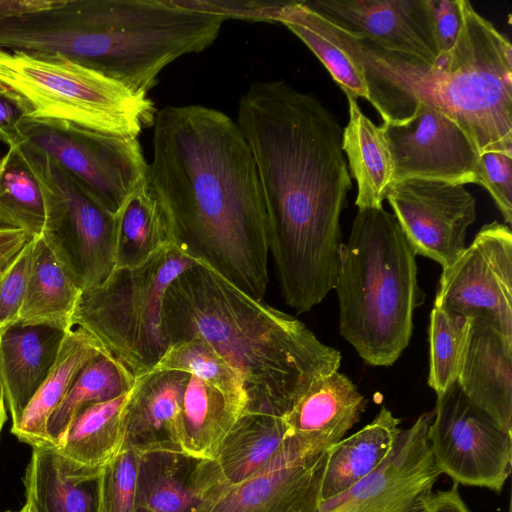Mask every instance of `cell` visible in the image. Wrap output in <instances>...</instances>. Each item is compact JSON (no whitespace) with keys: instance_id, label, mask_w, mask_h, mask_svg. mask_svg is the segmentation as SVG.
Here are the masks:
<instances>
[{"instance_id":"cell-37","label":"cell","mask_w":512,"mask_h":512,"mask_svg":"<svg viewBox=\"0 0 512 512\" xmlns=\"http://www.w3.org/2000/svg\"><path fill=\"white\" fill-rule=\"evenodd\" d=\"M140 456L136 450L123 446L101 468L97 512H134Z\"/></svg>"},{"instance_id":"cell-30","label":"cell","mask_w":512,"mask_h":512,"mask_svg":"<svg viewBox=\"0 0 512 512\" xmlns=\"http://www.w3.org/2000/svg\"><path fill=\"white\" fill-rule=\"evenodd\" d=\"M243 413L219 390L189 374L182 399L183 453L210 459Z\"/></svg>"},{"instance_id":"cell-31","label":"cell","mask_w":512,"mask_h":512,"mask_svg":"<svg viewBox=\"0 0 512 512\" xmlns=\"http://www.w3.org/2000/svg\"><path fill=\"white\" fill-rule=\"evenodd\" d=\"M81 292L42 238H35L31 271L19 320L48 324L68 332L73 329V314Z\"/></svg>"},{"instance_id":"cell-33","label":"cell","mask_w":512,"mask_h":512,"mask_svg":"<svg viewBox=\"0 0 512 512\" xmlns=\"http://www.w3.org/2000/svg\"><path fill=\"white\" fill-rule=\"evenodd\" d=\"M134 377L107 352L89 361L78 373L61 404L47 423L50 447L57 448L75 415L84 407L128 392Z\"/></svg>"},{"instance_id":"cell-7","label":"cell","mask_w":512,"mask_h":512,"mask_svg":"<svg viewBox=\"0 0 512 512\" xmlns=\"http://www.w3.org/2000/svg\"><path fill=\"white\" fill-rule=\"evenodd\" d=\"M0 82L26 101L31 119L137 138L154 125L157 110L147 94L57 53L0 48Z\"/></svg>"},{"instance_id":"cell-38","label":"cell","mask_w":512,"mask_h":512,"mask_svg":"<svg viewBox=\"0 0 512 512\" xmlns=\"http://www.w3.org/2000/svg\"><path fill=\"white\" fill-rule=\"evenodd\" d=\"M35 238H31L0 276V328L19 320L28 286Z\"/></svg>"},{"instance_id":"cell-8","label":"cell","mask_w":512,"mask_h":512,"mask_svg":"<svg viewBox=\"0 0 512 512\" xmlns=\"http://www.w3.org/2000/svg\"><path fill=\"white\" fill-rule=\"evenodd\" d=\"M196 263L170 242L139 266L115 268L81 292L73 326L96 338L134 379L152 371L169 347L162 321L166 290Z\"/></svg>"},{"instance_id":"cell-9","label":"cell","mask_w":512,"mask_h":512,"mask_svg":"<svg viewBox=\"0 0 512 512\" xmlns=\"http://www.w3.org/2000/svg\"><path fill=\"white\" fill-rule=\"evenodd\" d=\"M18 147L44 199L40 237L81 291L101 284L115 269L116 215L44 152L26 142Z\"/></svg>"},{"instance_id":"cell-10","label":"cell","mask_w":512,"mask_h":512,"mask_svg":"<svg viewBox=\"0 0 512 512\" xmlns=\"http://www.w3.org/2000/svg\"><path fill=\"white\" fill-rule=\"evenodd\" d=\"M24 141L41 150L116 215L147 181L149 163L137 137L116 136L75 124L27 118Z\"/></svg>"},{"instance_id":"cell-2","label":"cell","mask_w":512,"mask_h":512,"mask_svg":"<svg viewBox=\"0 0 512 512\" xmlns=\"http://www.w3.org/2000/svg\"><path fill=\"white\" fill-rule=\"evenodd\" d=\"M148 184L170 239L262 301L269 229L254 158L238 124L203 105L156 112Z\"/></svg>"},{"instance_id":"cell-6","label":"cell","mask_w":512,"mask_h":512,"mask_svg":"<svg viewBox=\"0 0 512 512\" xmlns=\"http://www.w3.org/2000/svg\"><path fill=\"white\" fill-rule=\"evenodd\" d=\"M462 21L448 55L431 69L410 65L413 104L443 108L480 154L512 155V46L492 22L461 0Z\"/></svg>"},{"instance_id":"cell-15","label":"cell","mask_w":512,"mask_h":512,"mask_svg":"<svg viewBox=\"0 0 512 512\" xmlns=\"http://www.w3.org/2000/svg\"><path fill=\"white\" fill-rule=\"evenodd\" d=\"M432 413L401 430L390 456L344 493L319 503L317 512H424L441 475L427 439Z\"/></svg>"},{"instance_id":"cell-11","label":"cell","mask_w":512,"mask_h":512,"mask_svg":"<svg viewBox=\"0 0 512 512\" xmlns=\"http://www.w3.org/2000/svg\"><path fill=\"white\" fill-rule=\"evenodd\" d=\"M427 439L435 466L454 483L500 492L512 468V434L473 405L457 382L437 396Z\"/></svg>"},{"instance_id":"cell-14","label":"cell","mask_w":512,"mask_h":512,"mask_svg":"<svg viewBox=\"0 0 512 512\" xmlns=\"http://www.w3.org/2000/svg\"><path fill=\"white\" fill-rule=\"evenodd\" d=\"M393 161V183L418 179L476 183L480 153L460 125L439 105L419 101L401 123L380 125Z\"/></svg>"},{"instance_id":"cell-49","label":"cell","mask_w":512,"mask_h":512,"mask_svg":"<svg viewBox=\"0 0 512 512\" xmlns=\"http://www.w3.org/2000/svg\"><path fill=\"white\" fill-rule=\"evenodd\" d=\"M508 512H511V511H510V506H509V511H508Z\"/></svg>"},{"instance_id":"cell-46","label":"cell","mask_w":512,"mask_h":512,"mask_svg":"<svg viewBox=\"0 0 512 512\" xmlns=\"http://www.w3.org/2000/svg\"><path fill=\"white\" fill-rule=\"evenodd\" d=\"M7 419L6 409H5V398L3 389L0 390V432L1 429Z\"/></svg>"},{"instance_id":"cell-4","label":"cell","mask_w":512,"mask_h":512,"mask_svg":"<svg viewBox=\"0 0 512 512\" xmlns=\"http://www.w3.org/2000/svg\"><path fill=\"white\" fill-rule=\"evenodd\" d=\"M224 21L181 0H62L4 21L0 44L63 55L148 94L167 65L209 47Z\"/></svg>"},{"instance_id":"cell-19","label":"cell","mask_w":512,"mask_h":512,"mask_svg":"<svg viewBox=\"0 0 512 512\" xmlns=\"http://www.w3.org/2000/svg\"><path fill=\"white\" fill-rule=\"evenodd\" d=\"M457 384L501 429L512 432V338L471 318Z\"/></svg>"},{"instance_id":"cell-29","label":"cell","mask_w":512,"mask_h":512,"mask_svg":"<svg viewBox=\"0 0 512 512\" xmlns=\"http://www.w3.org/2000/svg\"><path fill=\"white\" fill-rule=\"evenodd\" d=\"M129 391L114 399L82 408L55 449L83 467L101 469L123 447L124 407Z\"/></svg>"},{"instance_id":"cell-26","label":"cell","mask_w":512,"mask_h":512,"mask_svg":"<svg viewBox=\"0 0 512 512\" xmlns=\"http://www.w3.org/2000/svg\"><path fill=\"white\" fill-rule=\"evenodd\" d=\"M106 353L99 341L77 327L65 335L56 361L11 432L33 448L50 447L47 423L61 404L81 369L92 359Z\"/></svg>"},{"instance_id":"cell-42","label":"cell","mask_w":512,"mask_h":512,"mask_svg":"<svg viewBox=\"0 0 512 512\" xmlns=\"http://www.w3.org/2000/svg\"><path fill=\"white\" fill-rule=\"evenodd\" d=\"M430 4L440 61L448 55L458 37L462 21L461 0H430Z\"/></svg>"},{"instance_id":"cell-36","label":"cell","mask_w":512,"mask_h":512,"mask_svg":"<svg viewBox=\"0 0 512 512\" xmlns=\"http://www.w3.org/2000/svg\"><path fill=\"white\" fill-rule=\"evenodd\" d=\"M471 319L433 307L430 313L428 384L437 396L457 382Z\"/></svg>"},{"instance_id":"cell-18","label":"cell","mask_w":512,"mask_h":512,"mask_svg":"<svg viewBox=\"0 0 512 512\" xmlns=\"http://www.w3.org/2000/svg\"><path fill=\"white\" fill-rule=\"evenodd\" d=\"M189 374L152 370L134 379L124 407V447L182 451V399Z\"/></svg>"},{"instance_id":"cell-5","label":"cell","mask_w":512,"mask_h":512,"mask_svg":"<svg viewBox=\"0 0 512 512\" xmlns=\"http://www.w3.org/2000/svg\"><path fill=\"white\" fill-rule=\"evenodd\" d=\"M415 256L393 214L358 209L334 289L340 333L370 365H392L409 344L414 311L425 297Z\"/></svg>"},{"instance_id":"cell-13","label":"cell","mask_w":512,"mask_h":512,"mask_svg":"<svg viewBox=\"0 0 512 512\" xmlns=\"http://www.w3.org/2000/svg\"><path fill=\"white\" fill-rule=\"evenodd\" d=\"M327 453L290 436L249 477L204 492L195 512H317Z\"/></svg>"},{"instance_id":"cell-50","label":"cell","mask_w":512,"mask_h":512,"mask_svg":"<svg viewBox=\"0 0 512 512\" xmlns=\"http://www.w3.org/2000/svg\"><path fill=\"white\" fill-rule=\"evenodd\" d=\"M4 270H5V269H4ZM2 273H3V271L0 273V276H1V274H2Z\"/></svg>"},{"instance_id":"cell-3","label":"cell","mask_w":512,"mask_h":512,"mask_svg":"<svg viewBox=\"0 0 512 512\" xmlns=\"http://www.w3.org/2000/svg\"><path fill=\"white\" fill-rule=\"evenodd\" d=\"M162 321L169 346L199 337L228 362L244 383L246 412L282 418L314 381L341 363L340 352L303 322L200 262L167 288Z\"/></svg>"},{"instance_id":"cell-22","label":"cell","mask_w":512,"mask_h":512,"mask_svg":"<svg viewBox=\"0 0 512 512\" xmlns=\"http://www.w3.org/2000/svg\"><path fill=\"white\" fill-rule=\"evenodd\" d=\"M365 405L354 383L334 371L314 381L282 418L290 436L324 450L344 438Z\"/></svg>"},{"instance_id":"cell-48","label":"cell","mask_w":512,"mask_h":512,"mask_svg":"<svg viewBox=\"0 0 512 512\" xmlns=\"http://www.w3.org/2000/svg\"><path fill=\"white\" fill-rule=\"evenodd\" d=\"M3 387H2V383H1V377H0V390H2Z\"/></svg>"},{"instance_id":"cell-20","label":"cell","mask_w":512,"mask_h":512,"mask_svg":"<svg viewBox=\"0 0 512 512\" xmlns=\"http://www.w3.org/2000/svg\"><path fill=\"white\" fill-rule=\"evenodd\" d=\"M66 333L20 320L0 328V377L12 425L47 378Z\"/></svg>"},{"instance_id":"cell-24","label":"cell","mask_w":512,"mask_h":512,"mask_svg":"<svg viewBox=\"0 0 512 512\" xmlns=\"http://www.w3.org/2000/svg\"><path fill=\"white\" fill-rule=\"evenodd\" d=\"M317 56L346 96L369 101L365 68L354 37L303 1H288L278 16Z\"/></svg>"},{"instance_id":"cell-28","label":"cell","mask_w":512,"mask_h":512,"mask_svg":"<svg viewBox=\"0 0 512 512\" xmlns=\"http://www.w3.org/2000/svg\"><path fill=\"white\" fill-rule=\"evenodd\" d=\"M199 460L179 451L141 454L134 512H195L200 501L195 481Z\"/></svg>"},{"instance_id":"cell-45","label":"cell","mask_w":512,"mask_h":512,"mask_svg":"<svg viewBox=\"0 0 512 512\" xmlns=\"http://www.w3.org/2000/svg\"><path fill=\"white\" fill-rule=\"evenodd\" d=\"M62 0H0V22L24 14L53 8Z\"/></svg>"},{"instance_id":"cell-35","label":"cell","mask_w":512,"mask_h":512,"mask_svg":"<svg viewBox=\"0 0 512 512\" xmlns=\"http://www.w3.org/2000/svg\"><path fill=\"white\" fill-rule=\"evenodd\" d=\"M153 370H177L194 375L242 407L248 396L239 374L205 340L193 337L168 347Z\"/></svg>"},{"instance_id":"cell-12","label":"cell","mask_w":512,"mask_h":512,"mask_svg":"<svg viewBox=\"0 0 512 512\" xmlns=\"http://www.w3.org/2000/svg\"><path fill=\"white\" fill-rule=\"evenodd\" d=\"M434 306L481 318L512 338V232L498 221L485 224L473 242L442 271Z\"/></svg>"},{"instance_id":"cell-21","label":"cell","mask_w":512,"mask_h":512,"mask_svg":"<svg viewBox=\"0 0 512 512\" xmlns=\"http://www.w3.org/2000/svg\"><path fill=\"white\" fill-rule=\"evenodd\" d=\"M290 437L283 418L257 412L243 413L210 459H200L195 470L202 494L235 484L263 467Z\"/></svg>"},{"instance_id":"cell-17","label":"cell","mask_w":512,"mask_h":512,"mask_svg":"<svg viewBox=\"0 0 512 512\" xmlns=\"http://www.w3.org/2000/svg\"><path fill=\"white\" fill-rule=\"evenodd\" d=\"M358 39L425 65L438 63L430 0H304Z\"/></svg>"},{"instance_id":"cell-44","label":"cell","mask_w":512,"mask_h":512,"mask_svg":"<svg viewBox=\"0 0 512 512\" xmlns=\"http://www.w3.org/2000/svg\"><path fill=\"white\" fill-rule=\"evenodd\" d=\"M424 512H470L460 496L458 484L448 490L432 492Z\"/></svg>"},{"instance_id":"cell-16","label":"cell","mask_w":512,"mask_h":512,"mask_svg":"<svg viewBox=\"0 0 512 512\" xmlns=\"http://www.w3.org/2000/svg\"><path fill=\"white\" fill-rule=\"evenodd\" d=\"M386 199L416 255L445 270L463 254L476 220L475 199L464 185L410 179L392 184Z\"/></svg>"},{"instance_id":"cell-47","label":"cell","mask_w":512,"mask_h":512,"mask_svg":"<svg viewBox=\"0 0 512 512\" xmlns=\"http://www.w3.org/2000/svg\"><path fill=\"white\" fill-rule=\"evenodd\" d=\"M6 512H12V511H6ZM15 512H31V510L29 509V507L25 504L20 510L18 511H15Z\"/></svg>"},{"instance_id":"cell-1","label":"cell","mask_w":512,"mask_h":512,"mask_svg":"<svg viewBox=\"0 0 512 512\" xmlns=\"http://www.w3.org/2000/svg\"><path fill=\"white\" fill-rule=\"evenodd\" d=\"M236 122L259 176L282 295L307 312L334 289L339 268L340 215L352 186L343 130L317 98L280 80L253 83Z\"/></svg>"},{"instance_id":"cell-41","label":"cell","mask_w":512,"mask_h":512,"mask_svg":"<svg viewBox=\"0 0 512 512\" xmlns=\"http://www.w3.org/2000/svg\"><path fill=\"white\" fill-rule=\"evenodd\" d=\"M30 116L26 101L0 82V141L8 147L23 143L22 126Z\"/></svg>"},{"instance_id":"cell-27","label":"cell","mask_w":512,"mask_h":512,"mask_svg":"<svg viewBox=\"0 0 512 512\" xmlns=\"http://www.w3.org/2000/svg\"><path fill=\"white\" fill-rule=\"evenodd\" d=\"M349 121L342 133L351 176L357 182L358 209L382 208L393 183V161L381 126L361 111L357 99L347 96Z\"/></svg>"},{"instance_id":"cell-40","label":"cell","mask_w":512,"mask_h":512,"mask_svg":"<svg viewBox=\"0 0 512 512\" xmlns=\"http://www.w3.org/2000/svg\"><path fill=\"white\" fill-rule=\"evenodd\" d=\"M193 9L213 13L228 18L249 21L277 22L282 8L288 1L263 0H181Z\"/></svg>"},{"instance_id":"cell-25","label":"cell","mask_w":512,"mask_h":512,"mask_svg":"<svg viewBox=\"0 0 512 512\" xmlns=\"http://www.w3.org/2000/svg\"><path fill=\"white\" fill-rule=\"evenodd\" d=\"M400 419L386 407L362 429L328 448L320 486V502L330 500L376 470L392 453L400 435Z\"/></svg>"},{"instance_id":"cell-39","label":"cell","mask_w":512,"mask_h":512,"mask_svg":"<svg viewBox=\"0 0 512 512\" xmlns=\"http://www.w3.org/2000/svg\"><path fill=\"white\" fill-rule=\"evenodd\" d=\"M512 155L486 152L479 156L476 184L493 198L506 223H512Z\"/></svg>"},{"instance_id":"cell-43","label":"cell","mask_w":512,"mask_h":512,"mask_svg":"<svg viewBox=\"0 0 512 512\" xmlns=\"http://www.w3.org/2000/svg\"><path fill=\"white\" fill-rule=\"evenodd\" d=\"M31 239L25 232L0 226V273Z\"/></svg>"},{"instance_id":"cell-34","label":"cell","mask_w":512,"mask_h":512,"mask_svg":"<svg viewBox=\"0 0 512 512\" xmlns=\"http://www.w3.org/2000/svg\"><path fill=\"white\" fill-rule=\"evenodd\" d=\"M45 205L39 183L18 146L0 157V225L42 235Z\"/></svg>"},{"instance_id":"cell-23","label":"cell","mask_w":512,"mask_h":512,"mask_svg":"<svg viewBox=\"0 0 512 512\" xmlns=\"http://www.w3.org/2000/svg\"><path fill=\"white\" fill-rule=\"evenodd\" d=\"M100 470L83 467L54 447L33 448L25 504L31 512H97Z\"/></svg>"},{"instance_id":"cell-32","label":"cell","mask_w":512,"mask_h":512,"mask_svg":"<svg viewBox=\"0 0 512 512\" xmlns=\"http://www.w3.org/2000/svg\"><path fill=\"white\" fill-rule=\"evenodd\" d=\"M116 217L115 268L139 266L172 242L164 214L148 180L132 193Z\"/></svg>"}]
</instances>
